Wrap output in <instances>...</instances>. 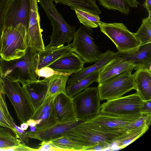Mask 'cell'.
Masks as SVG:
<instances>
[{
	"instance_id": "1",
	"label": "cell",
	"mask_w": 151,
	"mask_h": 151,
	"mask_svg": "<svg viewBox=\"0 0 151 151\" xmlns=\"http://www.w3.org/2000/svg\"><path fill=\"white\" fill-rule=\"evenodd\" d=\"M37 52L28 47L25 54L19 58L10 60L0 58V75L19 82L22 85L37 81L35 72L38 63Z\"/></svg>"
},
{
	"instance_id": "2",
	"label": "cell",
	"mask_w": 151,
	"mask_h": 151,
	"mask_svg": "<svg viewBox=\"0 0 151 151\" xmlns=\"http://www.w3.org/2000/svg\"><path fill=\"white\" fill-rule=\"evenodd\" d=\"M83 122L71 129L64 136L86 147V151L107 148L121 135L108 134L95 129Z\"/></svg>"
},
{
	"instance_id": "3",
	"label": "cell",
	"mask_w": 151,
	"mask_h": 151,
	"mask_svg": "<svg viewBox=\"0 0 151 151\" xmlns=\"http://www.w3.org/2000/svg\"><path fill=\"white\" fill-rule=\"evenodd\" d=\"M27 29L22 24L4 27L1 39V58L10 60L19 58L25 53Z\"/></svg>"
},
{
	"instance_id": "4",
	"label": "cell",
	"mask_w": 151,
	"mask_h": 151,
	"mask_svg": "<svg viewBox=\"0 0 151 151\" xmlns=\"http://www.w3.org/2000/svg\"><path fill=\"white\" fill-rule=\"evenodd\" d=\"M50 20L52 34L48 46L69 44L73 40L76 28L68 24L56 9L52 0H37Z\"/></svg>"
},
{
	"instance_id": "5",
	"label": "cell",
	"mask_w": 151,
	"mask_h": 151,
	"mask_svg": "<svg viewBox=\"0 0 151 151\" xmlns=\"http://www.w3.org/2000/svg\"><path fill=\"white\" fill-rule=\"evenodd\" d=\"M144 103L136 93L107 100L101 105L100 114L114 116L142 117Z\"/></svg>"
},
{
	"instance_id": "6",
	"label": "cell",
	"mask_w": 151,
	"mask_h": 151,
	"mask_svg": "<svg viewBox=\"0 0 151 151\" xmlns=\"http://www.w3.org/2000/svg\"><path fill=\"white\" fill-rule=\"evenodd\" d=\"M1 76L4 93L13 105L18 119L22 123L26 122L32 118L34 112L26 93L19 82Z\"/></svg>"
},
{
	"instance_id": "7",
	"label": "cell",
	"mask_w": 151,
	"mask_h": 151,
	"mask_svg": "<svg viewBox=\"0 0 151 151\" xmlns=\"http://www.w3.org/2000/svg\"><path fill=\"white\" fill-rule=\"evenodd\" d=\"M129 69L98 83L97 87L101 100L119 98L132 89L135 85L132 71Z\"/></svg>"
},
{
	"instance_id": "8",
	"label": "cell",
	"mask_w": 151,
	"mask_h": 151,
	"mask_svg": "<svg viewBox=\"0 0 151 151\" xmlns=\"http://www.w3.org/2000/svg\"><path fill=\"white\" fill-rule=\"evenodd\" d=\"M91 28L83 25L74 33L73 41L70 44L73 52L85 63L96 62L103 56L93 41Z\"/></svg>"
},
{
	"instance_id": "9",
	"label": "cell",
	"mask_w": 151,
	"mask_h": 151,
	"mask_svg": "<svg viewBox=\"0 0 151 151\" xmlns=\"http://www.w3.org/2000/svg\"><path fill=\"white\" fill-rule=\"evenodd\" d=\"M99 26L101 32L115 44L119 52L134 50L141 45L134 33L130 32L122 23H106L100 21Z\"/></svg>"
},
{
	"instance_id": "10",
	"label": "cell",
	"mask_w": 151,
	"mask_h": 151,
	"mask_svg": "<svg viewBox=\"0 0 151 151\" xmlns=\"http://www.w3.org/2000/svg\"><path fill=\"white\" fill-rule=\"evenodd\" d=\"M142 117L114 116L99 114L83 123L107 133L122 135L129 129L131 124Z\"/></svg>"
},
{
	"instance_id": "11",
	"label": "cell",
	"mask_w": 151,
	"mask_h": 151,
	"mask_svg": "<svg viewBox=\"0 0 151 151\" xmlns=\"http://www.w3.org/2000/svg\"><path fill=\"white\" fill-rule=\"evenodd\" d=\"M72 98L77 119L86 120L100 114L101 100L97 87H88Z\"/></svg>"
},
{
	"instance_id": "12",
	"label": "cell",
	"mask_w": 151,
	"mask_h": 151,
	"mask_svg": "<svg viewBox=\"0 0 151 151\" xmlns=\"http://www.w3.org/2000/svg\"><path fill=\"white\" fill-rule=\"evenodd\" d=\"M30 1V8L27 30V46L37 52L43 51L45 47L42 38V30L40 27L37 1Z\"/></svg>"
},
{
	"instance_id": "13",
	"label": "cell",
	"mask_w": 151,
	"mask_h": 151,
	"mask_svg": "<svg viewBox=\"0 0 151 151\" xmlns=\"http://www.w3.org/2000/svg\"><path fill=\"white\" fill-rule=\"evenodd\" d=\"M30 8V0H9L4 13V28L22 24L27 29Z\"/></svg>"
},
{
	"instance_id": "14",
	"label": "cell",
	"mask_w": 151,
	"mask_h": 151,
	"mask_svg": "<svg viewBox=\"0 0 151 151\" xmlns=\"http://www.w3.org/2000/svg\"><path fill=\"white\" fill-rule=\"evenodd\" d=\"M116 56L132 65L136 70H151V43L141 45L134 50L118 51Z\"/></svg>"
},
{
	"instance_id": "15",
	"label": "cell",
	"mask_w": 151,
	"mask_h": 151,
	"mask_svg": "<svg viewBox=\"0 0 151 151\" xmlns=\"http://www.w3.org/2000/svg\"><path fill=\"white\" fill-rule=\"evenodd\" d=\"M86 121L77 119L64 123H57L52 126L42 130L27 132L29 138L41 141H50L65 135L70 129L78 124Z\"/></svg>"
},
{
	"instance_id": "16",
	"label": "cell",
	"mask_w": 151,
	"mask_h": 151,
	"mask_svg": "<svg viewBox=\"0 0 151 151\" xmlns=\"http://www.w3.org/2000/svg\"><path fill=\"white\" fill-rule=\"evenodd\" d=\"M53 108L58 123H64L78 119L72 98L67 93L56 96L53 101Z\"/></svg>"
},
{
	"instance_id": "17",
	"label": "cell",
	"mask_w": 151,
	"mask_h": 151,
	"mask_svg": "<svg viewBox=\"0 0 151 151\" xmlns=\"http://www.w3.org/2000/svg\"><path fill=\"white\" fill-rule=\"evenodd\" d=\"M84 63L77 54L73 52L59 58L47 67L58 72L71 75L82 70Z\"/></svg>"
},
{
	"instance_id": "18",
	"label": "cell",
	"mask_w": 151,
	"mask_h": 151,
	"mask_svg": "<svg viewBox=\"0 0 151 151\" xmlns=\"http://www.w3.org/2000/svg\"><path fill=\"white\" fill-rule=\"evenodd\" d=\"M73 52L70 44L47 46L43 51L37 52L38 56L37 69L47 67L59 58Z\"/></svg>"
},
{
	"instance_id": "19",
	"label": "cell",
	"mask_w": 151,
	"mask_h": 151,
	"mask_svg": "<svg viewBox=\"0 0 151 151\" xmlns=\"http://www.w3.org/2000/svg\"><path fill=\"white\" fill-rule=\"evenodd\" d=\"M22 87L35 111L45 100L47 88V83L45 78L26 85Z\"/></svg>"
},
{
	"instance_id": "20",
	"label": "cell",
	"mask_w": 151,
	"mask_h": 151,
	"mask_svg": "<svg viewBox=\"0 0 151 151\" xmlns=\"http://www.w3.org/2000/svg\"><path fill=\"white\" fill-rule=\"evenodd\" d=\"M133 75L136 93L144 101L151 100V70L140 69Z\"/></svg>"
},
{
	"instance_id": "21",
	"label": "cell",
	"mask_w": 151,
	"mask_h": 151,
	"mask_svg": "<svg viewBox=\"0 0 151 151\" xmlns=\"http://www.w3.org/2000/svg\"><path fill=\"white\" fill-rule=\"evenodd\" d=\"M116 57V52L108 50L104 53L101 58L94 64L86 68H84L79 72L73 74L69 78L67 85H71L78 82L91 73L100 71Z\"/></svg>"
},
{
	"instance_id": "22",
	"label": "cell",
	"mask_w": 151,
	"mask_h": 151,
	"mask_svg": "<svg viewBox=\"0 0 151 151\" xmlns=\"http://www.w3.org/2000/svg\"><path fill=\"white\" fill-rule=\"evenodd\" d=\"M134 68L132 65L116 56L99 71L97 82H102L127 70L133 69Z\"/></svg>"
},
{
	"instance_id": "23",
	"label": "cell",
	"mask_w": 151,
	"mask_h": 151,
	"mask_svg": "<svg viewBox=\"0 0 151 151\" xmlns=\"http://www.w3.org/2000/svg\"><path fill=\"white\" fill-rule=\"evenodd\" d=\"M70 74L56 73L45 78L48 84L45 99L50 97L55 98L61 93H67L66 87Z\"/></svg>"
},
{
	"instance_id": "24",
	"label": "cell",
	"mask_w": 151,
	"mask_h": 151,
	"mask_svg": "<svg viewBox=\"0 0 151 151\" xmlns=\"http://www.w3.org/2000/svg\"><path fill=\"white\" fill-rule=\"evenodd\" d=\"M52 0L56 3L67 5L73 10L79 9L99 15L101 13L95 0Z\"/></svg>"
},
{
	"instance_id": "25",
	"label": "cell",
	"mask_w": 151,
	"mask_h": 151,
	"mask_svg": "<svg viewBox=\"0 0 151 151\" xmlns=\"http://www.w3.org/2000/svg\"><path fill=\"white\" fill-rule=\"evenodd\" d=\"M146 124L127 130L121 135L113 144L120 149H123L143 135L149 129Z\"/></svg>"
},
{
	"instance_id": "26",
	"label": "cell",
	"mask_w": 151,
	"mask_h": 151,
	"mask_svg": "<svg viewBox=\"0 0 151 151\" xmlns=\"http://www.w3.org/2000/svg\"><path fill=\"white\" fill-rule=\"evenodd\" d=\"M99 71L91 73L74 83L67 85L66 93L71 98L86 89L94 82L98 81Z\"/></svg>"
},
{
	"instance_id": "27",
	"label": "cell",
	"mask_w": 151,
	"mask_h": 151,
	"mask_svg": "<svg viewBox=\"0 0 151 151\" xmlns=\"http://www.w3.org/2000/svg\"><path fill=\"white\" fill-rule=\"evenodd\" d=\"M4 89L0 95V127L9 129L17 136L15 127L16 126L8 109Z\"/></svg>"
},
{
	"instance_id": "28",
	"label": "cell",
	"mask_w": 151,
	"mask_h": 151,
	"mask_svg": "<svg viewBox=\"0 0 151 151\" xmlns=\"http://www.w3.org/2000/svg\"><path fill=\"white\" fill-rule=\"evenodd\" d=\"M22 143L21 140L9 129L0 127V151H7L9 148L17 147Z\"/></svg>"
},
{
	"instance_id": "29",
	"label": "cell",
	"mask_w": 151,
	"mask_h": 151,
	"mask_svg": "<svg viewBox=\"0 0 151 151\" xmlns=\"http://www.w3.org/2000/svg\"><path fill=\"white\" fill-rule=\"evenodd\" d=\"M134 35L141 45L151 43V14L143 19L141 26Z\"/></svg>"
},
{
	"instance_id": "30",
	"label": "cell",
	"mask_w": 151,
	"mask_h": 151,
	"mask_svg": "<svg viewBox=\"0 0 151 151\" xmlns=\"http://www.w3.org/2000/svg\"><path fill=\"white\" fill-rule=\"evenodd\" d=\"M74 11L79 22L83 25L91 28L99 26L100 22L99 15L79 9Z\"/></svg>"
},
{
	"instance_id": "31",
	"label": "cell",
	"mask_w": 151,
	"mask_h": 151,
	"mask_svg": "<svg viewBox=\"0 0 151 151\" xmlns=\"http://www.w3.org/2000/svg\"><path fill=\"white\" fill-rule=\"evenodd\" d=\"M54 145L67 151H86V148L70 138L63 136L50 140Z\"/></svg>"
},
{
	"instance_id": "32",
	"label": "cell",
	"mask_w": 151,
	"mask_h": 151,
	"mask_svg": "<svg viewBox=\"0 0 151 151\" xmlns=\"http://www.w3.org/2000/svg\"><path fill=\"white\" fill-rule=\"evenodd\" d=\"M98 0L101 5L108 9L117 10L126 15L129 12V7L123 0Z\"/></svg>"
},
{
	"instance_id": "33",
	"label": "cell",
	"mask_w": 151,
	"mask_h": 151,
	"mask_svg": "<svg viewBox=\"0 0 151 151\" xmlns=\"http://www.w3.org/2000/svg\"><path fill=\"white\" fill-rule=\"evenodd\" d=\"M40 123L35 126L36 130H42L49 128L58 123L53 108L43 114L40 119Z\"/></svg>"
},
{
	"instance_id": "34",
	"label": "cell",
	"mask_w": 151,
	"mask_h": 151,
	"mask_svg": "<svg viewBox=\"0 0 151 151\" xmlns=\"http://www.w3.org/2000/svg\"><path fill=\"white\" fill-rule=\"evenodd\" d=\"M54 98L50 97L45 99L41 105L34 111L32 118L39 120L42 114L50 110L53 107Z\"/></svg>"
},
{
	"instance_id": "35",
	"label": "cell",
	"mask_w": 151,
	"mask_h": 151,
	"mask_svg": "<svg viewBox=\"0 0 151 151\" xmlns=\"http://www.w3.org/2000/svg\"><path fill=\"white\" fill-rule=\"evenodd\" d=\"M37 148H33V151H67V150L57 146L51 141H43Z\"/></svg>"
},
{
	"instance_id": "36",
	"label": "cell",
	"mask_w": 151,
	"mask_h": 151,
	"mask_svg": "<svg viewBox=\"0 0 151 151\" xmlns=\"http://www.w3.org/2000/svg\"><path fill=\"white\" fill-rule=\"evenodd\" d=\"M9 0H0V52L1 39L4 28V15L7 5ZM1 58L0 56V59Z\"/></svg>"
},
{
	"instance_id": "37",
	"label": "cell",
	"mask_w": 151,
	"mask_h": 151,
	"mask_svg": "<svg viewBox=\"0 0 151 151\" xmlns=\"http://www.w3.org/2000/svg\"><path fill=\"white\" fill-rule=\"evenodd\" d=\"M35 72L37 76L45 78L49 77L55 74L63 73L55 71L48 67H43L40 69H37Z\"/></svg>"
},
{
	"instance_id": "38",
	"label": "cell",
	"mask_w": 151,
	"mask_h": 151,
	"mask_svg": "<svg viewBox=\"0 0 151 151\" xmlns=\"http://www.w3.org/2000/svg\"><path fill=\"white\" fill-rule=\"evenodd\" d=\"M142 114L144 115H151V100L144 101Z\"/></svg>"
},
{
	"instance_id": "39",
	"label": "cell",
	"mask_w": 151,
	"mask_h": 151,
	"mask_svg": "<svg viewBox=\"0 0 151 151\" xmlns=\"http://www.w3.org/2000/svg\"><path fill=\"white\" fill-rule=\"evenodd\" d=\"M129 7H137L139 3L136 0H123Z\"/></svg>"
},
{
	"instance_id": "40",
	"label": "cell",
	"mask_w": 151,
	"mask_h": 151,
	"mask_svg": "<svg viewBox=\"0 0 151 151\" xmlns=\"http://www.w3.org/2000/svg\"><path fill=\"white\" fill-rule=\"evenodd\" d=\"M40 122V119L36 120L32 118H30L27 120L26 122L27 124L29 126L32 127H35L39 124Z\"/></svg>"
},
{
	"instance_id": "41",
	"label": "cell",
	"mask_w": 151,
	"mask_h": 151,
	"mask_svg": "<svg viewBox=\"0 0 151 151\" xmlns=\"http://www.w3.org/2000/svg\"><path fill=\"white\" fill-rule=\"evenodd\" d=\"M145 6L149 14H151V0H145Z\"/></svg>"
},
{
	"instance_id": "42",
	"label": "cell",
	"mask_w": 151,
	"mask_h": 151,
	"mask_svg": "<svg viewBox=\"0 0 151 151\" xmlns=\"http://www.w3.org/2000/svg\"><path fill=\"white\" fill-rule=\"evenodd\" d=\"M28 127L29 125L26 122L22 123L20 126V127L24 131L26 130Z\"/></svg>"
},
{
	"instance_id": "43",
	"label": "cell",
	"mask_w": 151,
	"mask_h": 151,
	"mask_svg": "<svg viewBox=\"0 0 151 151\" xmlns=\"http://www.w3.org/2000/svg\"><path fill=\"white\" fill-rule=\"evenodd\" d=\"M4 91V88L1 76L0 74V95Z\"/></svg>"
},
{
	"instance_id": "44",
	"label": "cell",
	"mask_w": 151,
	"mask_h": 151,
	"mask_svg": "<svg viewBox=\"0 0 151 151\" xmlns=\"http://www.w3.org/2000/svg\"><path fill=\"white\" fill-rule=\"evenodd\" d=\"M36 130V128L35 127H30V132H33L35 131Z\"/></svg>"
}]
</instances>
